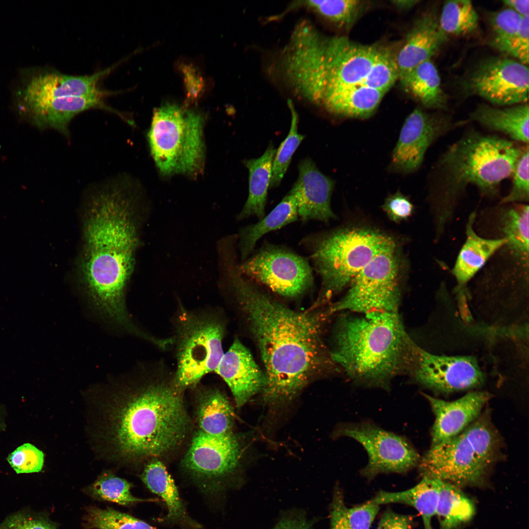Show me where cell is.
Here are the masks:
<instances>
[{
  "instance_id": "cell-1",
  "label": "cell",
  "mask_w": 529,
  "mask_h": 529,
  "mask_svg": "<svg viewBox=\"0 0 529 529\" xmlns=\"http://www.w3.org/2000/svg\"><path fill=\"white\" fill-rule=\"evenodd\" d=\"M230 284L264 363L266 403L293 399L313 376L335 368L322 339L323 324L331 316L325 309L291 310L243 274Z\"/></svg>"
},
{
  "instance_id": "cell-2",
  "label": "cell",
  "mask_w": 529,
  "mask_h": 529,
  "mask_svg": "<svg viewBox=\"0 0 529 529\" xmlns=\"http://www.w3.org/2000/svg\"><path fill=\"white\" fill-rule=\"evenodd\" d=\"M133 188L129 180H120L87 197L78 264L79 282L92 303L130 331L135 327L127 313L125 296L138 240Z\"/></svg>"
},
{
  "instance_id": "cell-3",
  "label": "cell",
  "mask_w": 529,
  "mask_h": 529,
  "mask_svg": "<svg viewBox=\"0 0 529 529\" xmlns=\"http://www.w3.org/2000/svg\"><path fill=\"white\" fill-rule=\"evenodd\" d=\"M161 366L143 383L116 399L109 415V435L118 454L128 458H157L168 455L183 443L190 420L184 390L173 373Z\"/></svg>"
},
{
  "instance_id": "cell-4",
  "label": "cell",
  "mask_w": 529,
  "mask_h": 529,
  "mask_svg": "<svg viewBox=\"0 0 529 529\" xmlns=\"http://www.w3.org/2000/svg\"><path fill=\"white\" fill-rule=\"evenodd\" d=\"M343 312L334 331L332 359L357 384L388 388L396 376L407 373L414 342L398 312Z\"/></svg>"
},
{
  "instance_id": "cell-5",
  "label": "cell",
  "mask_w": 529,
  "mask_h": 529,
  "mask_svg": "<svg viewBox=\"0 0 529 529\" xmlns=\"http://www.w3.org/2000/svg\"><path fill=\"white\" fill-rule=\"evenodd\" d=\"M512 141L472 131L443 153L433 168L431 192L438 234L468 185L494 196L502 181L512 175L524 147Z\"/></svg>"
},
{
  "instance_id": "cell-6",
  "label": "cell",
  "mask_w": 529,
  "mask_h": 529,
  "mask_svg": "<svg viewBox=\"0 0 529 529\" xmlns=\"http://www.w3.org/2000/svg\"><path fill=\"white\" fill-rule=\"evenodd\" d=\"M380 48L353 42L345 37L309 36L294 49L288 72L296 95L320 104L324 96L339 87L361 84Z\"/></svg>"
},
{
  "instance_id": "cell-7",
  "label": "cell",
  "mask_w": 529,
  "mask_h": 529,
  "mask_svg": "<svg viewBox=\"0 0 529 529\" xmlns=\"http://www.w3.org/2000/svg\"><path fill=\"white\" fill-rule=\"evenodd\" d=\"M306 241L313 268L321 280L313 308L327 303L349 286L375 256L396 245L390 237L366 227L341 229L311 236Z\"/></svg>"
},
{
  "instance_id": "cell-8",
  "label": "cell",
  "mask_w": 529,
  "mask_h": 529,
  "mask_svg": "<svg viewBox=\"0 0 529 529\" xmlns=\"http://www.w3.org/2000/svg\"><path fill=\"white\" fill-rule=\"evenodd\" d=\"M486 415L453 437L431 447L421 459L423 478L458 487L479 484L496 458L499 439Z\"/></svg>"
},
{
  "instance_id": "cell-9",
  "label": "cell",
  "mask_w": 529,
  "mask_h": 529,
  "mask_svg": "<svg viewBox=\"0 0 529 529\" xmlns=\"http://www.w3.org/2000/svg\"><path fill=\"white\" fill-rule=\"evenodd\" d=\"M203 117L169 103L154 110L148 139L151 155L165 175L195 174L204 154Z\"/></svg>"
},
{
  "instance_id": "cell-10",
  "label": "cell",
  "mask_w": 529,
  "mask_h": 529,
  "mask_svg": "<svg viewBox=\"0 0 529 529\" xmlns=\"http://www.w3.org/2000/svg\"><path fill=\"white\" fill-rule=\"evenodd\" d=\"M176 385L185 390L215 372L224 354L226 325L218 311L187 310L180 306L174 320Z\"/></svg>"
},
{
  "instance_id": "cell-11",
  "label": "cell",
  "mask_w": 529,
  "mask_h": 529,
  "mask_svg": "<svg viewBox=\"0 0 529 529\" xmlns=\"http://www.w3.org/2000/svg\"><path fill=\"white\" fill-rule=\"evenodd\" d=\"M401 274L395 245L375 256L353 280L345 295L327 308L332 315L341 312H398Z\"/></svg>"
},
{
  "instance_id": "cell-12",
  "label": "cell",
  "mask_w": 529,
  "mask_h": 529,
  "mask_svg": "<svg viewBox=\"0 0 529 529\" xmlns=\"http://www.w3.org/2000/svg\"><path fill=\"white\" fill-rule=\"evenodd\" d=\"M245 276L287 298H297L314 283L313 268L304 257L286 247L265 243L239 266Z\"/></svg>"
},
{
  "instance_id": "cell-13",
  "label": "cell",
  "mask_w": 529,
  "mask_h": 529,
  "mask_svg": "<svg viewBox=\"0 0 529 529\" xmlns=\"http://www.w3.org/2000/svg\"><path fill=\"white\" fill-rule=\"evenodd\" d=\"M335 435L352 438L364 447L368 461L361 473L368 480L383 473L407 472L420 461L406 439L370 423L342 424Z\"/></svg>"
},
{
  "instance_id": "cell-14",
  "label": "cell",
  "mask_w": 529,
  "mask_h": 529,
  "mask_svg": "<svg viewBox=\"0 0 529 529\" xmlns=\"http://www.w3.org/2000/svg\"><path fill=\"white\" fill-rule=\"evenodd\" d=\"M407 373L423 387L446 393L477 387L485 380L475 357L434 355L414 341Z\"/></svg>"
},
{
  "instance_id": "cell-15",
  "label": "cell",
  "mask_w": 529,
  "mask_h": 529,
  "mask_svg": "<svg viewBox=\"0 0 529 529\" xmlns=\"http://www.w3.org/2000/svg\"><path fill=\"white\" fill-rule=\"evenodd\" d=\"M240 455V443L233 433L213 436L198 430L182 464L204 491L216 493L224 479L237 467Z\"/></svg>"
},
{
  "instance_id": "cell-16",
  "label": "cell",
  "mask_w": 529,
  "mask_h": 529,
  "mask_svg": "<svg viewBox=\"0 0 529 529\" xmlns=\"http://www.w3.org/2000/svg\"><path fill=\"white\" fill-rule=\"evenodd\" d=\"M528 66L516 59L492 57L481 61L471 74L466 87L493 104L525 103L529 95Z\"/></svg>"
},
{
  "instance_id": "cell-17",
  "label": "cell",
  "mask_w": 529,
  "mask_h": 529,
  "mask_svg": "<svg viewBox=\"0 0 529 529\" xmlns=\"http://www.w3.org/2000/svg\"><path fill=\"white\" fill-rule=\"evenodd\" d=\"M452 126L446 116L415 109L406 119L392 155V165L398 170L409 173L422 164L430 146Z\"/></svg>"
},
{
  "instance_id": "cell-18",
  "label": "cell",
  "mask_w": 529,
  "mask_h": 529,
  "mask_svg": "<svg viewBox=\"0 0 529 529\" xmlns=\"http://www.w3.org/2000/svg\"><path fill=\"white\" fill-rule=\"evenodd\" d=\"M299 174L289 192L295 196L299 217L304 221L326 222L336 217L331 207L334 182L309 158L298 165Z\"/></svg>"
},
{
  "instance_id": "cell-19",
  "label": "cell",
  "mask_w": 529,
  "mask_h": 529,
  "mask_svg": "<svg viewBox=\"0 0 529 529\" xmlns=\"http://www.w3.org/2000/svg\"><path fill=\"white\" fill-rule=\"evenodd\" d=\"M435 415L432 430V446L437 445L463 431L478 418L491 398L485 391H472L454 401L448 402L423 394Z\"/></svg>"
},
{
  "instance_id": "cell-20",
  "label": "cell",
  "mask_w": 529,
  "mask_h": 529,
  "mask_svg": "<svg viewBox=\"0 0 529 529\" xmlns=\"http://www.w3.org/2000/svg\"><path fill=\"white\" fill-rule=\"evenodd\" d=\"M215 372L226 383L239 408L262 391L265 383L264 372L238 338L223 354Z\"/></svg>"
},
{
  "instance_id": "cell-21",
  "label": "cell",
  "mask_w": 529,
  "mask_h": 529,
  "mask_svg": "<svg viewBox=\"0 0 529 529\" xmlns=\"http://www.w3.org/2000/svg\"><path fill=\"white\" fill-rule=\"evenodd\" d=\"M435 8L428 10L415 21L396 57L401 80L421 63L430 60L446 41Z\"/></svg>"
},
{
  "instance_id": "cell-22",
  "label": "cell",
  "mask_w": 529,
  "mask_h": 529,
  "mask_svg": "<svg viewBox=\"0 0 529 529\" xmlns=\"http://www.w3.org/2000/svg\"><path fill=\"white\" fill-rule=\"evenodd\" d=\"M111 70L109 68L93 75L84 76L68 75L59 72L38 74L24 89L22 106L57 97L85 96L101 93L103 91L97 88V84Z\"/></svg>"
},
{
  "instance_id": "cell-23",
  "label": "cell",
  "mask_w": 529,
  "mask_h": 529,
  "mask_svg": "<svg viewBox=\"0 0 529 529\" xmlns=\"http://www.w3.org/2000/svg\"><path fill=\"white\" fill-rule=\"evenodd\" d=\"M106 93L57 97L22 106L35 124L40 128L50 127L68 135V126L77 114L88 109L107 108L103 98Z\"/></svg>"
},
{
  "instance_id": "cell-24",
  "label": "cell",
  "mask_w": 529,
  "mask_h": 529,
  "mask_svg": "<svg viewBox=\"0 0 529 529\" xmlns=\"http://www.w3.org/2000/svg\"><path fill=\"white\" fill-rule=\"evenodd\" d=\"M476 216V212L472 213L469 216L466 226L465 241L452 269L457 282L455 288L457 297L466 296V286L469 281L507 242L505 238L490 239L478 236L473 228Z\"/></svg>"
},
{
  "instance_id": "cell-25",
  "label": "cell",
  "mask_w": 529,
  "mask_h": 529,
  "mask_svg": "<svg viewBox=\"0 0 529 529\" xmlns=\"http://www.w3.org/2000/svg\"><path fill=\"white\" fill-rule=\"evenodd\" d=\"M385 94L361 84L348 85L327 93L320 104L335 115L365 119L374 113Z\"/></svg>"
},
{
  "instance_id": "cell-26",
  "label": "cell",
  "mask_w": 529,
  "mask_h": 529,
  "mask_svg": "<svg viewBox=\"0 0 529 529\" xmlns=\"http://www.w3.org/2000/svg\"><path fill=\"white\" fill-rule=\"evenodd\" d=\"M196 420L199 431L213 436L233 433L234 413L225 394L217 388L203 387L197 394Z\"/></svg>"
},
{
  "instance_id": "cell-27",
  "label": "cell",
  "mask_w": 529,
  "mask_h": 529,
  "mask_svg": "<svg viewBox=\"0 0 529 529\" xmlns=\"http://www.w3.org/2000/svg\"><path fill=\"white\" fill-rule=\"evenodd\" d=\"M529 106L526 103L502 109L481 104L470 116V120L525 144L529 143Z\"/></svg>"
},
{
  "instance_id": "cell-28",
  "label": "cell",
  "mask_w": 529,
  "mask_h": 529,
  "mask_svg": "<svg viewBox=\"0 0 529 529\" xmlns=\"http://www.w3.org/2000/svg\"><path fill=\"white\" fill-rule=\"evenodd\" d=\"M141 478L146 487L165 502L168 511L164 518L166 521L192 528L199 526L188 515L175 483L162 462L152 459L145 467Z\"/></svg>"
},
{
  "instance_id": "cell-29",
  "label": "cell",
  "mask_w": 529,
  "mask_h": 529,
  "mask_svg": "<svg viewBox=\"0 0 529 529\" xmlns=\"http://www.w3.org/2000/svg\"><path fill=\"white\" fill-rule=\"evenodd\" d=\"M439 496V480L423 478L410 489L400 492L381 491L369 501L379 505L399 503L412 506L421 515L424 529H433L432 521L435 515Z\"/></svg>"
},
{
  "instance_id": "cell-30",
  "label": "cell",
  "mask_w": 529,
  "mask_h": 529,
  "mask_svg": "<svg viewBox=\"0 0 529 529\" xmlns=\"http://www.w3.org/2000/svg\"><path fill=\"white\" fill-rule=\"evenodd\" d=\"M276 151V149L271 144L260 157L245 162L249 171V194L242 210L238 216L239 220L251 216H256L260 220L265 216L267 191L270 187Z\"/></svg>"
},
{
  "instance_id": "cell-31",
  "label": "cell",
  "mask_w": 529,
  "mask_h": 529,
  "mask_svg": "<svg viewBox=\"0 0 529 529\" xmlns=\"http://www.w3.org/2000/svg\"><path fill=\"white\" fill-rule=\"evenodd\" d=\"M298 218L296 198L289 192L268 215L258 222L241 230L240 247L241 261L249 257L263 236L295 222Z\"/></svg>"
},
{
  "instance_id": "cell-32",
  "label": "cell",
  "mask_w": 529,
  "mask_h": 529,
  "mask_svg": "<svg viewBox=\"0 0 529 529\" xmlns=\"http://www.w3.org/2000/svg\"><path fill=\"white\" fill-rule=\"evenodd\" d=\"M400 81L425 107L439 109L446 108L447 97L441 88L437 70L431 59L417 65Z\"/></svg>"
},
{
  "instance_id": "cell-33",
  "label": "cell",
  "mask_w": 529,
  "mask_h": 529,
  "mask_svg": "<svg viewBox=\"0 0 529 529\" xmlns=\"http://www.w3.org/2000/svg\"><path fill=\"white\" fill-rule=\"evenodd\" d=\"M439 486L435 512L439 529H457L473 517L474 504L459 487L441 480H439Z\"/></svg>"
},
{
  "instance_id": "cell-34",
  "label": "cell",
  "mask_w": 529,
  "mask_h": 529,
  "mask_svg": "<svg viewBox=\"0 0 529 529\" xmlns=\"http://www.w3.org/2000/svg\"><path fill=\"white\" fill-rule=\"evenodd\" d=\"M529 206L515 205L507 208L501 217V227L507 240L505 245L513 256L529 260Z\"/></svg>"
},
{
  "instance_id": "cell-35",
  "label": "cell",
  "mask_w": 529,
  "mask_h": 529,
  "mask_svg": "<svg viewBox=\"0 0 529 529\" xmlns=\"http://www.w3.org/2000/svg\"><path fill=\"white\" fill-rule=\"evenodd\" d=\"M380 505L369 501L353 507L346 505L343 494L336 490L331 507V529H370Z\"/></svg>"
},
{
  "instance_id": "cell-36",
  "label": "cell",
  "mask_w": 529,
  "mask_h": 529,
  "mask_svg": "<svg viewBox=\"0 0 529 529\" xmlns=\"http://www.w3.org/2000/svg\"><path fill=\"white\" fill-rule=\"evenodd\" d=\"M439 24L447 37L466 35L478 27L479 16L470 0H448L439 16Z\"/></svg>"
},
{
  "instance_id": "cell-37",
  "label": "cell",
  "mask_w": 529,
  "mask_h": 529,
  "mask_svg": "<svg viewBox=\"0 0 529 529\" xmlns=\"http://www.w3.org/2000/svg\"><path fill=\"white\" fill-rule=\"evenodd\" d=\"M305 4L318 15L341 27L356 20L362 3L358 0H309Z\"/></svg>"
},
{
  "instance_id": "cell-38",
  "label": "cell",
  "mask_w": 529,
  "mask_h": 529,
  "mask_svg": "<svg viewBox=\"0 0 529 529\" xmlns=\"http://www.w3.org/2000/svg\"><path fill=\"white\" fill-rule=\"evenodd\" d=\"M289 106L291 112V121L289 131L285 139L276 150L272 164V177L270 187L279 185L287 171L292 156L304 138L298 132V116L291 102Z\"/></svg>"
},
{
  "instance_id": "cell-39",
  "label": "cell",
  "mask_w": 529,
  "mask_h": 529,
  "mask_svg": "<svg viewBox=\"0 0 529 529\" xmlns=\"http://www.w3.org/2000/svg\"><path fill=\"white\" fill-rule=\"evenodd\" d=\"M85 521L88 527L97 529H156L143 521L110 508H90Z\"/></svg>"
},
{
  "instance_id": "cell-40",
  "label": "cell",
  "mask_w": 529,
  "mask_h": 529,
  "mask_svg": "<svg viewBox=\"0 0 529 529\" xmlns=\"http://www.w3.org/2000/svg\"><path fill=\"white\" fill-rule=\"evenodd\" d=\"M399 77L396 57L389 50L380 48L375 61L361 84L385 94Z\"/></svg>"
},
{
  "instance_id": "cell-41",
  "label": "cell",
  "mask_w": 529,
  "mask_h": 529,
  "mask_svg": "<svg viewBox=\"0 0 529 529\" xmlns=\"http://www.w3.org/2000/svg\"><path fill=\"white\" fill-rule=\"evenodd\" d=\"M522 18L509 8L491 14L489 18L493 35L491 45L505 53Z\"/></svg>"
},
{
  "instance_id": "cell-42",
  "label": "cell",
  "mask_w": 529,
  "mask_h": 529,
  "mask_svg": "<svg viewBox=\"0 0 529 529\" xmlns=\"http://www.w3.org/2000/svg\"><path fill=\"white\" fill-rule=\"evenodd\" d=\"M132 485L124 479L112 474L101 476L93 485L91 490L94 496L103 500L120 505L144 501L134 497L130 492Z\"/></svg>"
},
{
  "instance_id": "cell-43",
  "label": "cell",
  "mask_w": 529,
  "mask_h": 529,
  "mask_svg": "<svg viewBox=\"0 0 529 529\" xmlns=\"http://www.w3.org/2000/svg\"><path fill=\"white\" fill-rule=\"evenodd\" d=\"M529 145L524 147L512 175V187L508 194L501 200L500 204L528 201L529 187Z\"/></svg>"
},
{
  "instance_id": "cell-44",
  "label": "cell",
  "mask_w": 529,
  "mask_h": 529,
  "mask_svg": "<svg viewBox=\"0 0 529 529\" xmlns=\"http://www.w3.org/2000/svg\"><path fill=\"white\" fill-rule=\"evenodd\" d=\"M7 460L17 474L39 472L44 465V455L33 445L26 443L10 454Z\"/></svg>"
},
{
  "instance_id": "cell-45",
  "label": "cell",
  "mask_w": 529,
  "mask_h": 529,
  "mask_svg": "<svg viewBox=\"0 0 529 529\" xmlns=\"http://www.w3.org/2000/svg\"><path fill=\"white\" fill-rule=\"evenodd\" d=\"M0 529H57L52 522L46 518L27 512H19L7 518Z\"/></svg>"
},
{
  "instance_id": "cell-46",
  "label": "cell",
  "mask_w": 529,
  "mask_h": 529,
  "mask_svg": "<svg viewBox=\"0 0 529 529\" xmlns=\"http://www.w3.org/2000/svg\"><path fill=\"white\" fill-rule=\"evenodd\" d=\"M382 208L389 219L396 223L408 219L412 214L414 209L409 197L400 192L388 196L385 199Z\"/></svg>"
},
{
  "instance_id": "cell-47",
  "label": "cell",
  "mask_w": 529,
  "mask_h": 529,
  "mask_svg": "<svg viewBox=\"0 0 529 529\" xmlns=\"http://www.w3.org/2000/svg\"><path fill=\"white\" fill-rule=\"evenodd\" d=\"M529 16L523 17L519 28L511 40L505 54L521 63L529 64Z\"/></svg>"
},
{
  "instance_id": "cell-48",
  "label": "cell",
  "mask_w": 529,
  "mask_h": 529,
  "mask_svg": "<svg viewBox=\"0 0 529 529\" xmlns=\"http://www.w3.org/2000/svg\"><path fill=\"white\" fill-rule=\"evenodd\" d=\"M182 72L189 102L196 100L201 94L204 87L202 77L196 69L189 65H184Z\"/></svg>"
},
{
  "instance_id": "cell-49",
  "label": "cell",
  "mask_w": 529,
  "mask_h": 529,
  "mask_svg": "<svg viewBox=\"0 0 529 529\" xmlns=\"http://www.w3.org/2000/svg\"><path fill=\"white\" fill-rule=\"evenodd\" d=\"M412 518L387 508L382 514L376 529H412Z\"/></svg>"
},
{
  "instance_id": "cell-50",
  "label": "cell",
  "mask_w": 529,
  "mask_h": 529,
  "mask_svg": "<svg viewBox=\"0 0 529 529\" xmlns=\"http://www.w3.org/2000/svg\"><path fill=\"white\" fill-rule=\"evenodd\" d=\"M273 529H310V528L302 517L289 516L282 519Z\"/></svg>"
},
{
  "instance_id": "cell-51",
  "label": "cell",
  "mask_w": 529,
  "mask_h": 529,
  "mask_svg": "<svg viewBox=\"0 0 529 529\" xmlns=\"http://www.w3.org/2000/svg\"><path fill=\"white\" fill-rule=\"evenodd\" d=\"M504 3L522 17L529 16V0H506Z\"/></svg>"
},
{
  "instance_id": "cell-52",
  "label": "cell",
  "mask_w": 529,
  "mask_h": 529,
  "mask_svg": "<svg viewBox=\"0 0 529 529\" xmlns=\"http://www.w3.org/2000/svg\"><path fill=\"white\" fill-rule=\"evenodd\" d=\"M418 0H394L393 1V4H394L397 7L400 9H407L410 8L415 5L417 2H419Z\"/></svg>"
}]
</instances>
